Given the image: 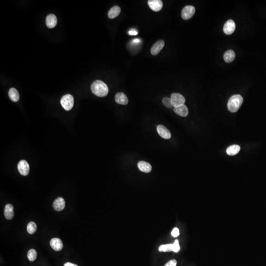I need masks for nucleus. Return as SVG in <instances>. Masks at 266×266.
<instances>
[{"instance_id":"obj_1","label":"nucleus","mask_w":266,"mask_h":266,"mask_svg":"<svg viewBox=\"0 0 266 266\" xmlns=\"http://www.w3.org/2000/svg\"><path fill=\"white\" fill-rule=\"evenodd\" d=\"M138 139L147 145H158L163 139V132L159 126L153 121H142L136 129Z\"/></svg>"},{"instance_id":"obj_2","label":"nucleus","mask_w":266,"mask_h":266,"mask_svg":"<svg viewBox=\"0 0 266 266\" xmlns=\"http://www.w3.org/2000/svg\"><path fill=\"white\" fill-rule=\"evenodd\" d=\"M91 154L93 159L98 166H105L110 161L111 156L110 144L106 141L96 143L91 149Z\"/></svg>"},{"instance_id":"obj_3","label":"nucleus","mask_w":266,"mask_h":266,"mask_svg":"<svg viewBox=\"0 0 266 266\" xmlns=\"http://www.w3.org/2000/svg\"><path fill=\"white\" fill-rule=\"evenodd\" d=\"M27 255L29 260L35 264H39L44 260V250L41 243L38 240H31L26 248Z\"/></svg>"},{"instance_id":"obj_4","label":"nucleus","mask_w":266,"mask_h":266,"mask_svg":"<svg viewBox=\"0 0 266 266\" xmlns=\"http://www.w3.org/2000/svg\"><path fill=\"white\" fill-rule=\"evenodd\" d=\"M236 198L240 205L247 209H254L257 207L255 197L247 189L239 187L235 191Z\"/></svg>"},{"instance_id":"obj_5","label":"nucleus","mask_w":266,"mask_h":266,"mask_svg":"<svg viewBox=\"0 0 266 266\" xmlns=\"http://www.w3.org/2000/svg\"><path fill=\"white\" fill-rule=\"evenodd\" d=\"M222 7L226 13L231 17H238L243 14L245 5L240 0H224Z\"/></svg>"},{"instance_id":"obj_6","label":"nucleus","mask_w":266,"mask_h":266,"mask_svg":"<svg viewBox=\"0 0 266 266\" xmlns=\"http://www.w3.org/2000/svg\"><path fill=\"white\" fill-rule=\"evenodd\" d=\"M247 64L244 60H239L230 67L227 71V80L228 82L234 83L247 71Z\"/></svg>"},{"instance_id":"obj_7","label":"nucleus","mask_w":266,"mask_h":266,"mask_svg":"<svg viewBox=\"0 0 266 266\" xmlns=\"http://www.w3.org/2000/svg\"><path fill=\"white\" fill-rule=\"evenodd\" d=\"M172 151L174 154L183 158H190L192 154L191 145L184 138L176 139L173 142Z\"/></svg>"},{"instance_id":"obj_8","label":"nucleus","mask_w":266,"mask_h":266,"mask_svg":"<svg viewBox=\"0 0 266 266\" xmlns=\"http://www.w3.org/2000/svg\"><path fill=\"white\" fill-rule=\"evenodd\" d=\"M207 251L211 257L218 260H224L228 255L227 247L217 242L209 243L207 246Z\"/></svg>"},{"instance_id":"obj_9","label":"nucleus","mask_w":266,"mask_h":266,"mask_svg":"<svg viewBox=\"0 0 266 266\" xmlns=\"http://www.w3.org/2000/svg\"><path fill=\"white\" fill-rule=\"evenodd\" d=\"M86 35V28L84 24L79 21L72 22L70 25L69 37L74 42H80Z\"/></svg>"},{"instance_id":"obj_10","label":"nucleus","mask_w":266,"mask_h":266,"mask_svg":"<svg viewBox=\"0 0 266 266\" xmlns=\"http://www.w3.org/2000/svg\"><path fill=\"white\" fill-rule=\"evenodd\" d=\"M181 18V13L177 8H173L166 13L162 19V25L164 28H170L178 23Z\"/></svg>"},{"instance_id":"obj_11","label":"nucleus","mask_w":266,"mask_h":266,"mask_svg":"<svg viewBox=\"0 0 266 266\" xmlns=\"http://www.w3.org/2000/svg\"><path fill=\"white\" fill-rule=\"evenodd\" d=\"M13 144L17 151L25 153L29 149V141L23 133L17 132L13 137Z\"/></svg>"},{"instance_id":"obj_12","label":"nucleus","mask_w":266,"mask_h":266,"mask_svg":"<svg viewBox=\"0 0 266 266\" xmlns=\"http://www.w3.org/2000/svg\"><path fill=\"white\" fill-rule=\"evenodd\" d=\"M255 148L259 160L266 161V139L259 140L256 144Z\"/></svg>"},{"instance_id":"obj_13","label":"nucleus","mask_w":266,"mask_h":266,"mask_svg":"<svg viewBox=\"0 0 266 266\" xmlns=\"http://www.w3.org/2000/svg\"><path fill=\"white\" fill-rule=\"evenodd\" d=\"M243 154H244V156L250 161H252V162L258 161L259 158L257 156V150H256L255 147H252V146L246 147L243 150Z\"/></svg>"},{"instance_id":"obj_14","label":"nucleus","mask_w":266,"mask_h":266,"mask_svg":"<svg viewBox=\"0 0 266 266\" xmlns=\"http://www.w3.org/2000/svg\"><path fill=\"white\" fill-rule=\"evenodd\" d=\"M193 51L195 53H203L207 52V48L203 45H196L193 48Z\"/></svg>"},{"instance_id":"obj_15","label":"nucleus","mask_w":266,"mask_h":266,"mask_svg":"<svg viewBox=\"0 0 266 266\" xmlns=\"http://www.w3.org/2000/svg\"><path fill=\"white\" fill-rule=\"evenodd\" d=\"M210 62H211V60L209 58H201V59L199 61V64H204V65L209 64Z\"/></svg>"},{"instance_id":"obj_16","label":"nucleus","mask_w":266,"mask_h":266,"mask_svg":"<svg viewBox=\"0 0 266 266\" xmlns=\"http://www.w3.org/2000/svg\"><path fill=\"white\" fill-rule=\"evenodd\" d=\"M260 167H262V169H263L264 171H266V161H261V163H260Z\"/></svg>"}]
</instances>
